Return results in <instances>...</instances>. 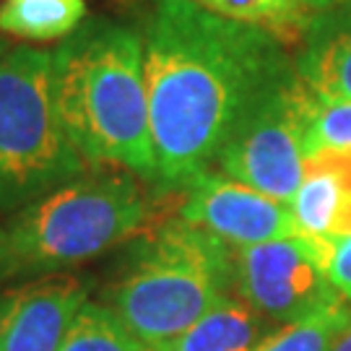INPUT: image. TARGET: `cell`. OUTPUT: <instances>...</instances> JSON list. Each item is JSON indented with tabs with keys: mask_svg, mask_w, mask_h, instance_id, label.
Returning a JSON list of instances; mask_svg holds the SVG:
<instances>
[{
	"mask_svg": "<svg viewBox=\"0 0 351 351\" xmlns=\"http://www.w3.org/2000/svg\"><path fill=\"white\" fill-rule=\"evenodd\" d=\"M151 143L159 190L208 175L252 97L294 68L268 29L206 11L193 0H146L141 13Z\"/></svg>",
	"mask_w": 351,
	"mask_h": 351,
	"instance_id": "6da1fadb",
	"label": "cell"
},
{
	"mask_svg": "<svg viewBox=\"0 0 351 351\" xmlns=\"http://www.w3.org/2000/svg\"><path fill=\"white\" fill-rule=\"evenodd\" d=\"M52 97L88 167H114L154 182L143 39L136 26L94 16L50 52Z\"/></svg>",
	"mask_w": 351,
	"mask_h": 351,
	"instance_id": "7a4b0ae2",
	"label": "cell"
},
{
	"mask_svg": "<svg viewBox=\"0 0 351 351\" xmlns=\"http://www.w3.org/2000/svg\"><path fill=\"white\" fill-rule=\"evenodd\" d=\"M149 216L136 175L91 167L0 219V284L60 276L128 242Z\"/></svg>",
	"mask_w": 351,
	"mask_h": 351,
	"instance_id": "3957f363",
	"label": "cell"
},
{
	"mask_svg": "<svg viewBox=\"0 0 351 351\" xmlns=\"http://www.w3.org/2000/svg\"><path fill=\"white\" fill-rule=\"evenodd\" d=\"M226 294H232V245L175 216L141 239L107 304L154 351L185 333Z\"/></svg>",
	"mask_w": 351,
	"mask_h": 351,
	"instance_id": "277c9868",
	"label": "cell"
},
{
	"mask_svg": "<svg viewBox=\"0 0 351 351\" xmlns=\"http://www.w3.org/2000/svg\"><path fill=\"white\" fill-rule=\"evenodd\" d=\"M88 169L55 107L50 52L8 45L0 55V213L37 201Z\"/></svg>",
	"mask_w": 351,
	"mask_h": 351,
	"instance_id": "5b68a950",
	"label": "cell"
},
{
	"mask_svg": "<svg viewBox=\"0 0 351 351\" xmlns=\"http://www.w3.org/2000/svg\"><path fill=\"white\" fill-rule=\"evenodd\" d=\"M302 101L304 84L297 68L265 84L239 114L216 156L221 175L289 203L304 172Z\"/></svg>",
	"mask_w": 351,
	"mask_h": 351,
	"instance_id": "8992f818",
	"label": "cell"
},
{
	"mask_svg": "<svg viewBox=\"0 0 351 351\" xmlns=\"http://www.w3.org/2000/svg\"><path fill=\"white\" fill-rule=\"evenodd\" d=\"M330 245L310 237H284L232 247V294L274 326H291L341 302L328 278Z\"/></svg>",
	"mask_w": 351,
	"mask_h": 351,
	"instance_id": "52a82bcc",
	"label": "cell"
},
{
	"mask_svg": "<svg viewBox=\"0 0 351 351\" xmlns=\"http://www.w3.org/2000/svg\"><path fill=\"white\" fill-rule=\"evenodd\" d=\"M180 219L213 234L232 247L297 237L289 203L242 185L221 172H208L182 190Z\"/></svg>",
	"mask_w": 351,
	"mask_h": 351,
	"instance_id": "ba28073f",
	"label": "cell"
},
{
	"mask_svg": "<svg viewBox=\"0 0 351 351\" xmlns=\"http://www.w3.org/2000/svg\"><path fill=\"white\" fill-rule=\"evenodd\" d=\"M88 284L75 276H45L0 291V351H60Z\"/></svg>",
	"mask_w": 351,
	"mask_h": 351,
	"instance_id": "9c48e42d",
	"label": "cell"
},
{
	"mask_svg": "<svg viewBox=\"0 0 351 351\" xmlns=\"http://www.w3.org/2000/svg\"><path fill=\"white\" fill-rule=\"evenodd\" d=\"M289 211L302 237L336 242L351 234V151H317L304 156L300 188Z\"/></svg>",
	"mask_w": 351,
	"mask_h": 351,
	"instance_id": "30bf717a",
	"label": "cell"
},
{
	"mask_svg": "<svg viewBox=\"0 0 351 351\" xmlns=\"http://www.w3.org/2000/svg\"><path fill=\"white\" fill-rule=\"evenodd\" d=\"M294 68L315 94L351 99V5L313 13L297 42Z\"/></svg>",
	"mask_w": 351,
	"mask_h": 351,
	"instance_id": "8fae6325",
	"label": "cell"
},
{
	"mask_svg": "<svg viewBox=\"0 0 351 351\" xmlns=\"http://www.w3.org/2000/svg\"><path fill=\"white\" fill-rule=\"evenodd\" d=\"M276 328L237 294H226L185 333L154 351H258Z\"/></svg>",
	"mask_w": 351,
	"mask_h": 351,
	"instance_id": "7c38bea8",
	"label": "cell"
},
{
	"mask_svg": "<svg viewBox=\"0 0 351 351\" xmlns=\"http://www.w3.org/2000/svg\"><path fill=\"white\" fill-rule=\"evenodd\" d=\"M86 19V0H0V32L47 42L73 34Z\"/></svg>",
	"mask_w": 351,
	"mask_h": 351,
	"instance_id": "4fadbf2b",
	"label": "cell"
},
{
	"mask_svg": "<svg viewBox=\"0 0 351 351\" xmlns=\"http://www.w3.org/2000/svg\"><path fill=\"white\" fill-rule=\"evenodd\" d=\"M206 11L219 13L224 19L245 21L268 29L287 47H297L304 26L310 24L313 13L302 5V0H193Z\"/></svg>",
	"mask_w": 351,
	"mask_h": 351,
	"instance_id": "5bb4252c",
	"label": "cell"
},
{
	"mask_svg": "<svg viewBox=\"0 0 351 351\" xmlns=\"http://www.w3.org/2000/svg\"><path fill=\"white\" fill-rule=\"evenodd\" d=\"M60 351H151L107 302L86 300L75 313Z\"/></svg>",
	"mask_w": 351,
	"mask_h": 351,
	"instance_id": "9a60e30c",
	"label": "cell"
},
{
	"mask_svg": "<svg viewBox=\"0 0 351 351\" xmlns=\"http://www.w3.org/2000/svg\"><path fill=\"white\" fill-rule=\"evenodd\" d=\"M302 149L304 156L317 151H351V99L323 97L304 86Z\"/></svg>",
	"mask_w": 351,
	"mask_h": 351,
	"instance_id": "2e32d148",
	"label": "cell"
},
{
	"mask_svg": "<svg viewBox=\"0 0 351 351\" xmlns=\"http://www.w3.org/2000/svg\"><path fill=\"white\" fill-rule=\"evenodd\" d=\"M351 323V304L336 302L307 320L276 328V333L258 351H330L333 341Z\"/></svg>",
	"mask_w": 351,
	"mask_h": 351,
	"instance_id": "e0dca14e",
	"label": "cell"
},
{
	"mask_svg": "<svg viewBox=\"0 0 351 351\" xmlns=\"http://www.w3.org/2000/svg\"><path fill=\"white\" fill-rule=\"evenodd\" d=\"M328 278L341 294V300L351 304V234L330 242L328 250Z\"/></svg>",
	"mask_w": 351,
	"mask_h": 351,
	"instance_id": "ac0fdd59",
	"label": "cell"
},
{
	"mask_svg": "<svg viewBox=\"0 0 351 351\" xmlns=\"http://www.w3.org/2000/svg\"><path fill=\"white\" fill-rule=\"evenodd\" d=\"M302 5L310 13H320V11H333V8L351 5V0H302Z\"/></svg>",
	"mask_w": 351,
	"mask_h": 351,
	"instance_id": "d6986e66",
	"label": "cell"
},
{
	"mask_svg": "<svg viewBox=\"0 0 351 351\" xmlns=\"http://www.w3.org/2000/svg\"><path fill=\"white\" fill-rule=\"evenodd\" d=\"M330 351H351V323L343 328V333H341L339 339L333 341Z\"/></svg>",
	"mask_w": 351,
	"mask_h": 351,
	"instance_id": "ffe728a7",
	"label": "cell"
},
{
	"mask_svg": "<svg viewBox=\"0 0 351 351\" xmlns=\"http://www.w3.org/2000/svg\"><path fill=\"white\" fill-rule=\"evenodd\" d=\"M5 47H8V45H5V42H3V39H0V55H3V52H5Z\"/></svg>",
	"mask_w": 351,
	"mask_h": 351,
	"instance_id": "44dd1931",
	"label": "cell"
}]
</instances>
